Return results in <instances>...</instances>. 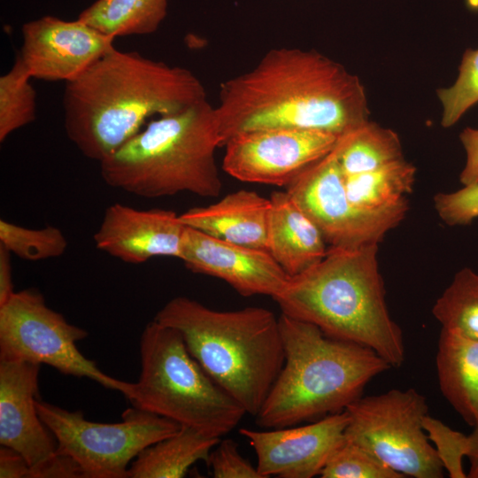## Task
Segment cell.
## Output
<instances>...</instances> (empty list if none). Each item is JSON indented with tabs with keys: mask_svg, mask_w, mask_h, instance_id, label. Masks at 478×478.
<instances>
[{
	"mask_svg": "<svg viewBox=\"0 0 478 478\" xmlns=\"http://www.w3.org/2000/svg\"><path fill=\"white\" fill-rule=\"evenodd\" d=\"M222 146L232 135L274 127L342 135L369 120L365 88L343 66L314 50L276 48L220 84L215 107Z\"/></svg>",
	"mask_w": 478,
	"mask_h": 478,
	"instance_id": "obj_1",
	"label": "cell"
},
{
	"mask_svg": "<svg viewBox=\"0 0 478 478\" xmlns=\"http://www.w3.org/2000/svg\"><path fill=\"white\" fill-rule=\"evenodd\" d=\"M205 99L203 82L188 68L113 47L66 82L65 132L83 156L101 162L139 133L148 119L180 112Z\"/></svg>",
	"mask_w": 478,
	"mask_h": 478,
	"instance_id": "obj_2",
	"label": "cell"
},
{
	"mask_svg": "<svg viewBox=\"0 0 478 478\" xmlns=\"http://www.w3.org/2000/svg\"><path fill=\"white\" fill-rule=\"evenodd\" d=\"M377 256V243L328 247L320 262L289 277L273 299L281 313L315 325L328 337L369 348L400 367L403 331L389 314Z\"/></svg>",
	"mask_w": 478,
	"mask_h": 478,
	"instance_id": "obj_3",
	"label": "cell"
},
{
	"mask_svg": "<svg viewBox=\"0 0 478 478\" xmlns=\"http://www.w3.org/2000/svg\"><path fill=\"white\" fill-rule=\"evenodd\" d=\"M154 320L181 334L191 356L246 413H258L284 363L273 312L257 306L214 310L179 296Z\"/></svg>",
	"mask_w": 478,
	"mask_h": 478,
	"instance_id": "obj_4",
	"label": "cell"
},
{
	"mask_svg": "<svg viewBox=\"0 0 478 478\" xmlns=\"http://www.w3.org/2000/svg\"><path fill=\"white\" fill-rule=\"evenodd\" d=\"M284 363L256 423L281 428L344 411L368 382L391 368L373 350L326 335L318 327L279 317Z\"/></svg>",
	"mask_w": 478,
	"mask_h": 478,
	"instance_id": "obj_5",
	"label": "cell"
},
{
	"mask_svg": "<svg viewBox=\"0 0 478 478\" xmlns=\"http://www.w3.org/2000/svg\"><path fill=\"white\" fill-rule=\"evenodd\" d=\"M222 146L215 106L205 99L146 126L100 164L104 181L145 198L189 192L218 197L215 150Z\"/></svg>",
	"mask_w": 478,
	"mask_h": 478,
	"instance_id": "obj_6",
	"label": "cell"
},
{
	"mask_svg": "<svg viewBox=\"0 0 478 478\" xmlns=\"http://www.w3.org/2000/svg\"><path fill=\"white\" fill-rule=\"evenodd\" d=\"M140 356L141 374L127 398L135 407L219 438L247 414L191 356L176 329L149 322Z\"/></svg>",
	"mask_w": 478,
	"mask_h": 478,
	"instance_id": "obj_7",
	"label": "cell"
},
{
	"mask_svg": "<svg viewBox=\"0 0 478 478\" xmlns=\"http://www.w3.org/2000/svg\"><path fill=\"white\" fill-rule=\"evenodd\" d=\"M35 405L57 440L58 452L72 458L84 478H127L131 463L144 449L181 427L135 406L122 413L120 422L100 423L86 420L81 411H68L39 398Z\"/></svg>",
	"mask_w": 478,
	"mask_h": 478,
	"instance_id": "obj_8",
	"label": "cell"
},
{
	"mask_svg": "<svg viewBox=\"0 0 478 478\" xmlns=\"http://www.w3.org/2000/svg\"><path fill=\"white\" fill-rule=\"evenodd\" d=\"M428 409L425 396L412 388L361 396L345 409L344 438L405 477L442 478L444 469L422 426Z\"/></svg>",
	"mask_w": 478,
	"mask_h": 478,
	"instance_id": "obj_9",
	"label": "cell"
},
{
	"mask_svg": "<svg viewBox=\"0 0 478 478\" xmlns=\"http://www.w3.org/2000/svg\"><path fill=\"white\" fill-rule=\"evenodd\" d=\"M88 332L50 309L42 295L22 289L0 306V359L52 366L65 375L85 377L128 398L133 382L113 378L77 348Z\"/></svg>",
	"mask_w": 478,
	"mask_h": 478,
	"instance_id": "obj_10",
	"label": "cell"
},
{
	"mask_svg": "<svg viewBox=\"0 0 478 478\" xmlns=\"http://www.w3.org/2000/svg\"><path fill=\"white\" fill-rule=\"evenodd\" d=\"M286 192L318 227L329 247L378 244L409 209L407 199L376 210L354 204L347 194L335 147L300 173Z\"/></svg>",
	"mask_w": 478,
	"mask_h": 478,
	"instance_id": "obj_11",
	"label": "cell"
},
{
	"mask_svg": "<svg viewBox=\"0 0 478 478\" xmlns=\"http://www.w3.org/2000/svg\"><path fill=\"white\" fill-rule=\"evenodd\" d=\"M341 135L303 128L243 131L225 144L222 168L245 182L288 186L306 167L335 147Z\"/></svg>",
	"mask_w": 478,
	"mask_h": 478,
	"instance_id": "obj_12",
	"label": "cell"
},
{
	"mask_svg": "<svg viewBox=\"0 0 478 478\" xmlns=\"http://www.w3.org/2000/svg\"><path fill=\"white\" fill-rule=\"evenodd\" d=\"M18 55L31 78L73 81L113 46L108 36L80 19L46 15L22 25Z\"/></svg>",
	"mask_w": 478,
	"mask_h": 478,
	"instance_id": "obj_13",
	"label": "cell"
},
{
	"mask_svg": "<svg viewBox=\"0 0 478 478\" xmlns=\"http://www.w3.org/2000/svg\"><path fill=\"white\" fill-rule=\"evenodd\" d=\"M348 420L344 410L304 426L269 431L242 428L239 433L253 448L263 478H312L320 474L343 440Z\"/></svg>",
	"mask_w": 478,
	"mask_h": 478,
	"instance_id": "obj_14",
	"label": "cell"
},
{
	"mask_svg": "<svg viewBox=\"0 0 478 478\" xmlns=\"http://www.w3.org/2000/svg\"><path fill=\"white\" fill-rule=\"evenodd\" d=\"M180 259L193 273L220 279L243 297L274 298L289 279L269 252L226 242L188 226Z\"/></svg>",
	"mask_w": 478,
	"mask_h": 478,
	"instance_id": "obj_15",
	"label": "cell"
},
{
	"mask_svg": "<svg viewBox=\"0 0 478 478\" xmlns=\"http://www.w3.org/2000/svg\"><path fill=\"white\" fill-rule=\"evenodd\" d=\"M40 366L0 359V445L19 452L31 472L58 452L57 440L40 418L35 405Z\"/></svg>",
	"mask_w": 478,
	"mask_h": 478,
	"instance_id": "obj_16",
	"label": "cell"
},
{
	"mask_svg": "<svg viewBox=\"0 0 478 478\" xmlns=\"http://www.w3.org/2000/svg\"><path fill=\"white\" fill-rule=\"evenodd\" d=\"M186 225L172 210H139L115 203L104 212L94 234L96 249L129 264L154 257L181 258Z\"/></svg>",
	"mask_w": 478,
	"mask_h": 478,
	"instance_id": "obj_17",
	"label": "cell"
},
{
	"mask_svg": "<svg viewBox=\"0 0 478 478\" xmlns=\"http://www.w3.org/2000/svg\"><path fill=\"white\" fill-rule=\"evenodd\" d=\"M270 207V198L240 189L208 206L189 209L180 219L212 237L267 251Z\"/></svg>",
	"mask_w": 478,
	"mask_h": 478,
	"instance_id": "obj_18",
	"label": "cell"
},
{
	"mask_svg": "<svg viewBox=\"0 0 478 478\" xmlns=\"http://www.w3.org/2000/svg\"><path fill=\"white\" fill-rule=\"evenodd\" d=\"M270 201L267 251L289 277L298 275L324 258L327 243L286 191L273 192Z\"/></svg>",
	"mask_w": 478,
	"mask_h": 478,
	"instance_id": "obj_19",
	"label": "cell"
},
{
	"mask_svg": "<svg viewBox=\"0 0 478 478\" xmlns=\"http://www.w3.org/2000/svg\"><path fill=\"white\" fill-rule=\"evenodd\" d=\"M436 366L440 390L470 427L478 423V341L441 329Z\"/></svg>",
	"mask_w": 478,
	"mask_h": 478,
	"instance_id": "obj_20",
	"label": "cell"
},
{
	"mask_svg": "<svg viewBox=\"0 0 478 478\" xmlns=\"http://www.w3.org/2000/svg\"><path fill=\"white\" fill-rule=\"evenodd\" d=\"M220 438L196 428L180 430L144 449L131 463L127 478H181L197 461L208 463Z\"/></svg>",
	"mask_w": 478,
	"mask_h": 478,
	"instance_id": "obj_21",
	"label": "cell"
},
{
	"mask_svg": "<svg viewBox=\"0 0 478 478\" xmlns=\"http://www.w3.org/2000/svg\"><path fill=\"white\" fill-rule=\"evenodd\" d=\"M169 0H96L78 19L112 38L155 33L167 15Z\"/></svg>",
	"mask_w": 478,
	"mask_h": 478,
	"instance_id": "obj_22",
	"label": "cell"
},
{
	"mask_svg": "<svg viewBox=\"0 0 478 478\" xmlns=\"http://www.w3.org/2000/svg\"><path fill=\"white\" fill-rule=\"evenodd\" d=\"M335 150L343 175L372 171L404 158L397 134L370 120L342 135Z\"/></svg>",
	"mask_w": 478,
	"mask_h": 478,
	"instance_id": "obj_23",
	"label": "cell"
},
{
	"mask_svg": "<svg viewBox=\"0 0 478 478\" xmlns=\"http://www.w3.org/2000/svg\"><path fill=\"white\" fill-rule=\"evenodd\" d=\"M415 174V166L402 158L372 171L344 175V183L354 204L376 210L405 200L412 190Z\"/></svg>",
	"mask_w": 478,
	"mask_h": 478,
	"instance_id": "obj_24",
	"label": "cell"
},
{
	"mask_svg": "<svg viewBox=\"0 0 478 478\" xmlns=\"http://www.w3.org/2000/svg\"><path fill=\"white\" fill-rule=\"evenodd\" d=\"M432 314L442 328L478 341V274L459 270L436 299Z\"/></svg>",
	"mask_w": 478,
	"mask_h": 478,
	"instance_id": "obj_25",
	"label": "cell"
},
{
	"mask_svg": "<svg viewBox=\"0 0 478 478\" xmlns=\"http://www.w3.org/2000/svg\"><path fill=\"white\" fill-rule=\"evenodd\" d=\"M31 76L17 54L12 68L0 76V142L36 118V93Z\"/></svg>",
	"mask_w": 478,
	"mask_h": 478,
	"instance_id": "obj_26",
	"label": "cell"
},
{
	"mask_svg": "<svg viewBox=\"0 0 478 478\" xmlns=\"http://www.w3.org/2000/svg\"><path fill=\"white\" fill-rule=\"evenodd\" d=\"M0 245L21 259L40 261L62 256L68 243L56 227L34 229L1 219Z\"/></svg>",
	"mask_w": 478,
	"mask_h": 478,
	"instance_id": "obj_27",
	"label": "cell"
},
{
	"mask_svg": "<svg viewBox=\"0 0 478 478\" xmlns=\"http://www.w3.org/2000/svg\"><path fill=\"white\" fill-rule=\"evenodd\" d=\"M322 478H404L364 447L343 440L334 450L320 474Z\"/></svg>",
	"mask_w": 478,
	"mask_h": 478,
	"instance_id": "obj_28",
	"label": "cell"
},
{
	"mask_svg": "<svg viewBox=\"0 0 478 478\" xmlns=\"http://www.w3.org/2000/svg\"><path fill=\"white\" fill-rule=\"evenodd\" d=\"M443 112V127L455 125L478 103V49H467L459 67L458 77L451 87L436 90Z\"/></svg>",
	"mask_w": 478,
	"mask_h": 478,
	"instance_id": "obj_29",
	"label": "cell"
},
{
	"mask_svg": "<svg viewBox=\"0 0 478 478\" xmlns=\"http://www.w3.org/2000/svg\"><path fill=\"white\" fill-rule=\"evenodd\" d=\"M422 426L448 475L451 478H467L463 459L469 451V435L454 430L428 414L424 417Z\"/></svg>",
	"mask_w": 478,
	"mask_h": 478,
	"instance_id": "obj_30",
	"label": "cell"
},
{
	"mask_svg": "<svg viewBox=\"0 0 478 478\" xmlns=\"http://www.w3.org/2000/svg\"><path fill=\"white\" fill-rule=\"evenodd\" d=\"M434 206L448 226H466L478 218V182L451 193H438Z\"/></svg>",
	"mask_w": 478,
	"mask_h": 478,
	"instance_id": "obj_31",
	"label": "cell"
},
{
	"mask_svg": "<svg viewBox=\"0 0 478 478\" xmlns=\"http://www.w3.org/2000/svg\"><path fill=\"white\" fill-rule=\"evenodd\" d=\"M207 465L215 478H263L257 466H253L239 452L233 439L220 440L212 451Z\"/></svg>",
	"mask_w": 478,
	"mask_h": 478,
	"instance_id": "obj_32",
	"label": "cell"
},
{
	"mask_svg": "<svg viewBox=\"0 0 478 478\" xmlns=\"http://www.w3.org/2000/svg\"><path fill=\"white\" fill-rule=\"evenodd\" d=\"M31 478H84V474L72 458L57 452L34 469Z\"/></svg>",
	"mask_w": 478,
	"mask_h": 478,
	"instance_id": "obj_33",
	"label": "cell"
},
{
	"mask_svg": "<svg viewBox=\"0 0 478 478\" xmlns=\"http://www.w3.org/2000/svg\"><path fill=\"white\" fill-rule=\"evenodd\" d=\"M466 152V163L459 174L463 186L478 182V129L466 127L459 135Z\"/></svg>",
	"mask_w": 478,
	"mask_h": 478,
	"instance_id": "obj_34",
	"label": "cell"
},
{
	"mask_svg": "<svg viewBox=\"0 0 478 478\" xmlns=\"http://www.w3.org/2000/svg\"><path fill=\"white\" fill-rule=\"evenodd\" d=\"M31 468L26 459L12 448L0 446V477L30 478Z\"/></svg>",
	"mask_w": 478,
	"mask_h": 478,
	"instance_id": "obj_35",
	"label": "cell"
},
{
	"mask_svg": "<svg viewBox=\"0 0 478 478\" xmlns=\"http://www.w3.org/2000/svg\"><path fill=\"white\" fill-rule=\"evenodd\" d=\"M11 254L7 249L0 245V306L16 292L12 282Z\"/></svg>",
	"mask_w": 478,
	"mask_h": 478,
	"instance_id": "obj_36",
	"label": "cell"
},
{
	"mask_svg": "<svg viewBox=\"0 0 478 478\" xmlns=\"http://www.w3.org/2000/svg\"><path fill=\"white\" fill-rule=\"evenodd\" d=\"M470 448L466 458L469 460L467 478H478V429L474 428L469 435Z\"/></svg>",
	"mask_w": 478,
	"mask_h": 478,
	"instance_id": "obj_37",
	"label": "cell"
},
{
	"mask_svg": "<svg viewBox=\"0 0 478 478\" xmlns=\"http://www.w3.org/2000/svg\"><path fill=\"white\" fill-rule=\"evenodd\" d=\"M474 428H476V429H478V423L476 424V426H475V427H474Z\"/></svg>",
	"mask_w": 478,
	"mask_h": 478,
	"instance_id": "obj_38",
	"label": "cell"
}]
</instances>
